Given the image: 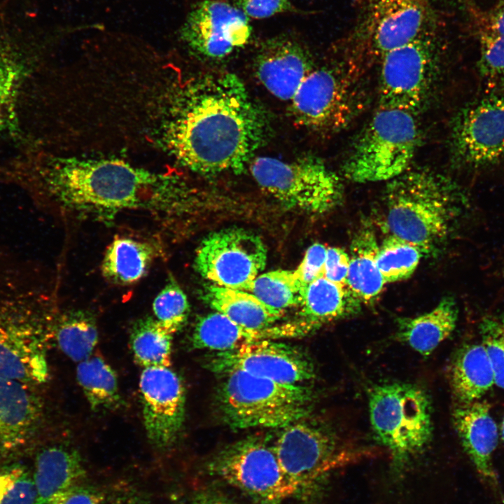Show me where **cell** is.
<instances>
[{
    "label": "cell",
    "instance_id": "obj_18",
    "mask_svg": "<svg viewBox=\"0 0 504 504\" xmlns=\"http://www.w3.org/2000/svg\"><path fill=\"white\" fill-rule=\"evenodd\" d=\"M427 3L426 0H374L366 27L372 50L382 57L428 33Z\"/></svg>",
    "mask_w": 504,
    "mask_h": 504
},
{
    "label": "cell",
    "instance_id": "obj_33",
    "mask_svg": "<svg viewBox=\"0 0 504 504\" xmlns=\"http://www.w3.org/2000/svg\"><path fill=\"white\" fill-rule=\"evenodd\" d=\"M303 288L294 270H277L258 275L244 291L284 313L288 308L298 307Z\"/></svg>",
    "mask_w": 504,
    "mask_h": 504
},
{
    "label": "cell",
    "instance_id": "obj_4",
    "mask_svg": "<svg viewBox=\"0 0 504 504\" xmlns=\"http://www.w3.org/2000/svg\"><path fill=\"white\" fill-rule=\"evenodd\" d=\"M218 406L225 421L234 429L283 428L308 417L312 390L257 377L241 370L219 374Z\"/></svg>",
    "mask_w": 504,
    "mask_h": 504
},
{
    "label": "cell",
    "instance_id": "obj_25",
    "mask_svg": "<svg viewBox=\"0 0 504 504\" xmlns=\"http://www.w3.org/2000/svg\"><path fill=\"white\" fill-rule=\"evenodd\" d=\"M202 300L238 325L253 330L272 326L284 313L260 300L253 294L240 290L206 285L201 294Z\"/></svg>",
    "mask_w": 504,
    "mask_h": 504
},
{
    "label": "cell",
    "instance_id": "obj_9",
    "mask_svg": "<svg viewBox=\"0 0 504 504\" xmlns=\"http://www.w3.org/2000/svg\"><path fill=\"white\" fill-rule=\"evenodd\" d=\"M210 472L262 504H279L298 491L283 472L272 444L249 436L222 449Z\"/></svg>",
    "mask_w": 504,
    "mask_h": 504
},
{
    "label": "cell",
    "instance_id": "obj_2",
    "mask_svg": "<svg viewBox=\"0 0 504 504\" xmlns=\"http://www.w3.org/2000/svg\"><path fill=\"white\" fill-rule=\"evenodd\" d=\"M43 176L61 206L101 221L126 211L162 220L184 212L189 204V192L180 178L120 160L55 158L45 164Z\"/></svg>",
    "mask_w": 504,
    "mask_h": 504
},
{
    "label": "cell",
    "instance_id": "obj_10",
    "mask_svg": "<svg viewBox=\"0 0 504 504\" xmlns=\"http://www.w3.org/2000/svg\"><path fill=\"white\" fill-rule=\"evenodd\" d=\"M363 100L357 84L336 67L314 69L290 100L300 126L314 131L341 129L357 114Z\"/></svg>",
    "mask_w": 504,
    "mask_h": 504
},
{
    "label": "cell",
    "instance_id": "obj_30",
    "mask_svg": "<svg viewBox=\"0 0 504 504\" xmlns=\"http://www.w3.org/2000/svg\"><path fill=\"white\" fill-rule=\"evenodd\" d=\"M76 378L92 410L113 409L121 404L116 374L102 358L89 357L79 362Z\"/></svg>",
    "mask_w": 504,
    "mask_h": 504
},
{
    "label": "cell",
    "instance_id": "obj_22",
    "mask_svg": "<svg viewBox=\"0 0 504 504\" xmlns=\"http://www.w3.org/2000/svg\"><path fill=\"white\" fill-rule=\"evenodd\" d=\"M29 386L0 378V455L26 444L38 428L41 405Z\"/></svg>",
    "mask_w": 504,
    "mask_h": 504
},
{
    "label": "cell",
    "instance_id": "obj_12",
    "mask_svg": "<svg viewBox=\"0 0 504 504\" xmlns=\"http://www.w3.org/2000/svg\"><path fill=\"white\" fill-rule=\"evenodd\" d=\"M267 248L255 233L237 227L207 235L197 249V272L214 285L244 290L265 267Z\"/></svg>",
    "mask_w": 504,
    "mask_h": 504
},
{
    "label": "cell",
    "instance_id": "obj_44",
    "mask_svg": "<svg viewBox=\"0 0 504 504\" xmlns=\"http://www.w3.org/2000/svg\"><path fill=\"white\" fill-rule=\"evenodd\" d=\"M481 27L504 36V0H497L482 17Z\"/></svg>",
    "mask_w": 504,
    "mask_h": 504
},
{
    "label": "cell",
    "instance_id": "obj_24",
    "mask_svg": "<svg viewBox=\"0 0 504 504\" xmlns=\"http://www.w3.org/2000/svg\"><path fill=\"white\" fill-rule=\"evenodd\" d=\"M458 315L456 301L443 298L431 310L414 317L397 318L396 338L423 356H428L454 330Z\"/></svg>",
    "mask_w": 504,
    "mask_h": 504
},
{
    "label": "cell",
    "instance_id": "obj_31",
    "mask_svg": "<svg viewBox=\"0 0 504 504\" xmlns=\"http://www.w3.org/2000/svg\"><path fill=\"white\" fill-rule=\"evenodd\" d=\"M172 335L156 318L147 316L136 321L130 334L136 361L144 368L169 367Z\"/></svg>",
    "mask_w": 504,
    "mask_h": 504
},
{
    "label": "cell",
    "instance_id": "obj_39",
    "mask_svg": "<svg viewBox=\"0 0 504 504\" xmlns=\"http://www.w3.org/2000/svg\"><path fill=\"white\" fill-rule=\"evenodd\" d=\"M484 346L491 361L495 384L504 389V317H491L480 324Z\"/></svg>",
    "mask_w": 504,
    "mask_h": 504
},
{
    "label": "cell",
    "instance_id": "obj_40",
    "mask_svg": "<svg viewBox=\"0 0 504 504\" xmlns=\"http://www.w3.org/2000/svg\"><path fill=\"white\" fill-rule=\"evenodd\" d=\"M58 504H139L134 495L125 491L78 485L69 491Z\"/></svg>",
    "mask_w": 504,
    "mask_h": 504
},
{
    "label": "cell",
    "instance_id": "obj_38",
    "mask_svg": "<svg viewBox=\"0 0 504 504\" xmlns=\"http://www.w3.org/2000/svg\"><path fill=\"white\" fill-rule=\"evenodd\" d=\"M35 497L32 472L27 465H0V504H34Z\"/></svg>",
    "mask_w": 504,
    "mask_h": 504
},
{
    "label": "cell",
    "instance_id": "obj_21",
    "mask_svg": "<svg viewBox=\"0 0 504 504\" xmlns=\"http://www.w3.org/2000/svg\"><path fill=\"white\" fill-rule=\"evenodd\" d=\"M454 426L465 451L477 471L490 484H497L492 454L498 444L497 425L485 400L459 403L453 412Z\"/></svg>",
    "mask_w": 504,
    "mask_h": 504
},
{
    "label": "cell",
    "instance_id": "obj_14",
    "mask_svg": "<svg viewBox=\"0 0 504 504\" xmlns=\"http://www.w3.org/2000/svg\"><path fill=\"white\" fill-rule=\"evenodd\" d=\"M40 316L27 305L0 308V378L27 385L48 376L47 333Z\"/></svg>",
    "mask_w": 504,
    "mask_h": 504
},
{
    "label": "cell",
    "instance_id": "obj_16",
    "mask_svg": "<svg viewBox=\"0 0 504 504\" xmlns=\"http://www.w3.org/2000/svg\"><path fill=\"white\" fill-rule=\"evenodd\" d=\"M252 29L248 18L237 6L218 0H205L190 12L181 35L202 56L224 57L246 45Z\"/></svg>",
    "mask_w": 504,
    "mask_h": 504
},
{
    "label": "cell",
    "instance_id": "obj_7",
    "mask_svg": "<svg viewBox=\"0 0 504 504\" xmlns=\"http://www.w3.org/2000/svg\"><path fill=\"white\" fill-rule=\"evenodd\" d=\"M249 169L258 185L287 207L320 214L342 202L341 179L318 159L258 157Z\"/></svg>",
    "mask_w": 504,
    "mask_h": 504
},
{
    "label": "cell",
    "instance_id": "obj_8",
    "mask_svg": "<svg viewBox=\"0 0 504 504\" xmlns=\"http://www.w3.org/2000/svg\"><path fill=\"white\" fill-rule=\"evenodd\" d=\"M272 446L283 472L298 491L321 482L358 454L330 428L307 417L281 428Z\"/></svg>",
    "mask_w": 504,
    "mask_h": 504
},
{
    "label": "cell",
    "instance_id": "obj_42",
    "mask_svg": "<svg viewBox=\"0 0 504 504\" xmlns=\"http://www.w3.org/2000/svg\"><path fill=\"white\" fill-rule=\"evenodd\" d=\"M349 255L339 247H327L323 277L343 286H346Z\"/></svg>",
    "mask_w": 504,
    "mask_h": 504
},
{
    "label": "cell",
    "instance_id": "obj_3",
    "mask_svg": "<svg viewBox=\"0 0 504 504\" xmlns=\"http://www.w3.org/2000/svg\"><path fill=\"white\" fill-rule=\"evenodd\" d=\"M457 190L444 176L426 169H407L386 186V226L390 235L436 250L450 233L457 213Z\"/></svg>",
    "mask_w": 504,
    "mask_h": 504
},
{
    "label": "cell",
    "instance_id": "obj_19",
    "mask_svg": "<svg viewBox=\"0 0 504 504\" xmlns=\"http://www.w3.org/2000/svg\"><path fill=\"white\" fill-rule=\"evenodd\" d=\"M306 50L289 38L265 43L255 60L259 81L275 97L290 101L301 83L313 70Z\"/></svg>",
    "mask_w": 504,
    "mask_h": 504
},
{
    "label": "cell",
    "instance_id": "obj_15",
    "mask_svg": "<svg viewBox=\"0 0 504 504\" xmlns=\"http://www.w3.org/2000/svg\"><path fill=\"white\" fill-rule=\"evenodd\" d=\"M209 367L218 374L237 370L289 384H302L316 375L314 364L305 354L295 347L270 339L218 352L210 359Z\"/></svg>",
    "mask_w": 504,
    "mask_h": 504
},
{
    "label": "cell",
    "instance_id": "obj_35",
    "mask_svg": "<svg viewBox=\"0 0 504 504\" xmlns=\"http://www.w3.org/2000/svg\"><path fill=\"white\" fill-rule=\"evenodd\" d=\"M424 255L416 246L393 235L387 237L379 245L377 258L385 283L409 278Z\"/></svg>",
    "mask_w": 504,
    "mask_h": 504
},
{
    "label": "cell",
    "instance_id": "obj_28",
    "mask_svg": "<svg viewBox=\"0 0 504 504\" xmlns=\"http://www.w3.org/2000/svg\"><path fill=\"white\" fill-rule=\"evenodd\" d=\"M155 252L150 243L130 237H117L106 248L102 264V274L114 284H133L146 274Z\"/></svg>",
    "mask_w": 504,
    "mask_h": 504
},
{
    "label": "cell",
    "instance_id": "obj_1",
    "mask_svg": "<svg viewBox=\"0 0 504 504\" xmlns=\"http://www.w3.org/2000/svg\"><path fill=\"white\" fill-rule=\"evenodd\" d=\"M264 133L263 117L241 80L231 73H208L182 90L164 139L180 164L216 175L240 172Z\"/></svg>",
    "mask_w": 504,
    "mask_h": 504
},
{
    "label": "cell",
    "instance_id": "obj_47",
    "mask_svg": "<svg viewBox=\"0 0 504 504\" xmlns=\"http://www.w3.org/2000/svg\"><path fill=\"white\" fill-rule=\"evenodd\" d=\"M426 1H430V0H426Z\"/></svg>",
    "mask_w": 504,
    "mask_h": 504
},
{
    "label": "cell",
    "instance_id": "obj_11",
    "mask_svg": "<svg viewBox=\"0 0 504 504\" xmlns=\"http://www.w3.org/2000/svg\"><path fill=\"white\" fill-rule=\"evenodd\" d=\"M453 162L478 169L504 159V94L487 92L454 116L450 132Z\"/></svg>",
    "mask_w": 504,
    "mask_h": 504
},
{
    "label": "cell",
    "instance_id": "obj_13",
    "mask_svg": "<svg viewBox=\"0 0 504 504\" xmlns=\"http://www.w3.org/2000/svg\"><path fill=\"white\" fill-rule=\"evenodd\" d=\"M380 107L415 114L425 103L437 67V49L426 33L382 57Z\"/></svg>",
    "mask_w": 504,
    "mask_h": 504
},
{
    "label": "cell",
    "instance_id": "obj_46",
    "mask_svg": "<svg viewBox=\"0 0 504 504\" xmlns=\"http://www.w3.org/2000/svg\"><path fill=\"white\" fill-rule=\"evenodd\" d=\"M500 430H501L500 432H501L502 440H503V442H504V417H503V421H502L501 429H500Z\"/></svg>",
    "mask_w": 504,
    "mask_h": 504
},
{
    "label": "cell",
    "instance_id": "obj_23",
    "mask_svg": "<svg viewBox=\"0 0 504 504\" xmlns=\"http://www.w3.org/2000/svg\"><path fill=\"white\" fill-rule=\"evenodd\" d=\"M32 476L34 504H58L69 491L83 483L86 470L76 449L53 444L36 454Z\"/></svg>",
    "mask_w": 504,
    "mask_h": 504
},
{
    "label": "cell",
    "instance_id": "obj_29",
    "mask_svg": "<svg viewBox=\"0 0 504 504\" xmlns=\"http://www.w3.org/2000/svg\"><path fill=\"white\" fill-rule=\"evenodd\" d=\"M270 338V328L262 330H250L215 312L197 321L192 335L191 344L195 349L223 352L235 349L251 342Z\"/></svg>",
    "mask_w": 504,
    "mask_h": 504
},
{
    "label": "cell",
    "instance_id": "obj_26",
    "mask_svg": "<svg viewBox=\"0 0 504 504\" xmlns=\"http://www.w3.org/2000/svg\"><path fill=\"white\" fill-rule=\"evenodd\" d=\"M449 378L459 403L480 400L495 384L493 370L482 344H467L458 349L450 365Z\"/></svg>",
    "mask_w": 504,
    "mask_h": 504
},
{
    "label": "cell",
    "instance_id": "obj_34",
    "mask_svg": "<svg viewBox=\"0 0 504 504\" xmlns=\"http://www.w3.org/2000/svg\"><path fill=\"white\" fill-rule=\"evenodd\" d=\"M25 73L19 58L0 48V133L16 129L18 97Z\"/></svg>",
    "mask_w": 504,
    "mask_h": 504
},
{
    "label": "cell",
    "instance_id": "obj_45",
    "mask_svg": "<svg viewBox=\"0 0 504 504\" xmlns=\"http://www.w3.org/2000/svg\"><path fill=\"white\" fill-rule=\"evenodd\" d=\"M186 504H228V503L216 493L202 491L195 495Z\"/></svg>",
    "mask_w": 504,
    "mask_h": 504
},
{
    "label": "cell",
    "instance_id": "obj_5",
    "mask_svg": "<svg viewBox=\"0 0 504 504\" xmlns=\"http://www.w3.org/2000/svg\"><path fill=\"white\" fill-rule=\"evenodd\" d=\"M368 405L375 440L388 449L395 468H403L429 444L431 403L420 386L403 382L375 384L368 391Z\"/></svg>",
    "mask_w": 504,
    "mask_h": 504
},
{
    "label": "cell",
    "instance_id": "obj_37",
    "mask_svg": "<svg viewBox=\"0 0 504 504\" xmlns=\"http://www.w3.org/2000/svg\"><path fill=\"white\" fill-rule=\"evenodd\" d=\"M155 318L174 335L187 321L190 307L186 295L178 283L169 279L153 302Z\"/></svg>",
    "mask_w": 504,
    "mask_h": 504
},
{
    "label": "cell",
    "instance_id": "obj_17",
    "mask_svg": "<svg viewBox=\"0 0 504 504\" xmlns=\"http://www.w3.org/2000/svg\"><path fill=\"white\" fill-rule=\"evenodd\" d=\"M139 388L148 438L158 448H166L176 440L184 421L182 381L169 367H149L141 372Z\"/></svg>",
    "mask_w": 504,
    "mask_h": 504
},
{
    "label": "cell",
    "instance_id": "obj_6",
    "mask_svg": "<svg viewBox=\"0 0 504 504\" xmlns=\"http://www.w3.org/2000/svg\"><path fill=\"white\" fill-rule=\"evenodd\" d=\"M414 115L379 107L344 162V176L360 183L390 181L409 169L419 141Z\"/></svg>",
    "mask_w": 504,
    "mask_h": 504
},
{
    "label": "cell",
    "instance_id": "obj_27",
    "mask_svg": "<svg viewBox=\"0 0 504 504\" xmlns=\"http://www.w3.org/2000/svg\"><path fill=\"white\" fill-rule=\"evenodd\" d=\"M379 247L374 232L368 228L360 230L351 241L346 286L361 303L373 302L386 284L377 265Z\"/></svg>",
    "mask_w": 504,
    "mask_h": 504
},
{
    "label": "cell",
    "instance_id": "obj_20",
    "mask_svg": "<svg viewBox=\"0 0 504 504\" xmlns=\"http://www.w3.org/2000/svg\"><path fill=\"white\" fill-rule=\"evenodd\" d=\"M361 302L347 286L322 276L301 292L297 321L289 323L294 336H305L330 323L357 314Z\"/></svg>",
    "mask_w": 504,
    "mask_h": 504
},
{
    "label": "cell",
    "instance_id": "obj_32",
    "mask_svg": "<svg viewBox=\"0 0 504 504\" xmlns=\"http://www.w3.org/2000/svg\"><path fill=\"white\" fill-rule=\"evenodd\" d=\"M55 336L65 355L76 362L83 361L90 356L98 341L95 320L85 311L68 312L57 322Z\"/></svg>",
    "mask_w": 504,
    "mask_h": 504
},
{
    "label": "cell",
    "instance_id": "obj_43",
    "mask_svg": "<svg viewBox=\"0 0 504 504\" xmlns=\"http://www.w3.org/2000/svg\"><path fill=\"white\" fill-rule=\"evenodd\" d=\"M238 7L248 18L262 19L291 10L289 0H237Z\"/></svg>",
    "mask_w": 504,
    "mask_h": 504
},
{
    "label": "cell",
    "instance_id": "obj_36",
    "mask_svg": "<svg viewBox=\"0 0 504 504\" xmlns=\"http://www.w3.org/2000/svg\"><path fill=\"white\" fill-rule=\"evenodd\" d=\"M477 68L488 92L504 94V36L480 27Z\"/></svg>",
    "mask_w": 504,
    "mask_h": 504
},
{
    "label": "cell",
    "instance_id": "obj_41",
    "mask_svg": "<svg viewBox=\"0 0 504 504\" xmlns=\"http://www.w3.org/2000/svg\"><path fill=\"white\" fill-rule=\"evenodd\" d=\"M326 251L327 247L320 243L313 244L307 249L303 259L294 270L297 279L304 288L323 276Z\"/></svg>",
    "mask_w": 504,
    "mask_h": 504
}]
</instances>
